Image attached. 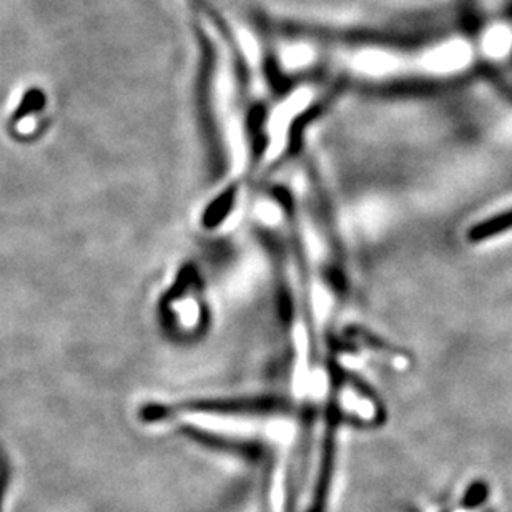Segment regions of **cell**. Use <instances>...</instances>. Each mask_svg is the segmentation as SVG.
<instances>
[{
  "label": "cell",
  "mask_w": 512,
  "mask_h": 512,
  "mask_svg": "<svg viewBox=\"0 0 512 512\" xmlns=\"http://www.w3.org/2000/svg\"><path fill=\"white\" fill-rule=\"evenodd\" d=\"M150 423L242 448L285 451L298 431L295 414L270 404H173L150 406Z\"/></svg>",
  "instance_id": "obj_1"
},
{
  "label": "cell",
  "mask_w": 512,
  "mask_h": 512,
  "mask_svg": "<svg viewBox=\"0 0 512 512\" xmlns=\"http://www.w3.org/2000/svg\"><path fill=\"white\" fill-rule=\"evenodd\" d=\"M160 315L165 328L177 338L192 340L202 335L208 325V305L197 271L185 268L178 273L162 298Z\"/></svg>",
  "instance_id": "obj_2"
},
{
  "label": "cell",
  "mask_w": 512,
  "mask_h": 512,
  "mask_svg": "<svg viewBox=\"0 0 512 512\" xmlns=\"http://www.w3.org/2000/svg\"><path fill=\"white\" fill-rule=\"evenodd\" d=\"M512 230V208L504 212L496 213L493 217L486 218L483 222L476 223L469 228L468 240L473 243L486 242L491 238L499 237L503 233Z\"/></svg>",
  "instance_id": "obj_3"
},
{
  "label": "cell",
  "mask_w": 512,
  "mask_h": 512,
  "mask_svg": "<svg viewBox=\"0 0 512 512\" xmlns=\"http://www.w3.org/2000/svg\"><path fill=\"white\" fill-rule=\"evenodd\" d=\"M484 498H486V486L484 484H476V486L469 489L466 504L468 506H478V504L483 503Z\"/></svg>",
  "instance_id": "obj_4"
}]
</instances>
